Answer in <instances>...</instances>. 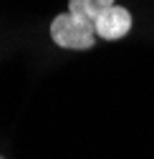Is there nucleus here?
I'll return each mask as SVG.
<instances>
[{"label":"nucleus","instance_id":"f257e3e1","mask_svg":"<svg viewBox=\"0 0 154 159\" xmlns=\"http://www.w3.org/2000/svg\"><path fill=\"white\" fill-rule=\"evenodd\" d=\"M51 38H53V43H58L61 48L88 51L96 43V28H93V23L84 20V18L73 15V13H63V15L53 18Z\"/></svg>","mask_w":154,"mask_h":159},{"label":"nucleus","instance_id":"f03ea898","mask_svg":"<svg viewBox=\"0 0 154 159\" xmlns=\"http://www.w3.org/2000/svg\"><path fill=\"white\" fill-rule=\"evenodd\" d=\"M93 28H96V35L104 38V41H119L131 28V15H129V10H124L119 5H111L109 10H104L96 18Z\"/></svg>","mask_w":154,"mask_h":159},{"label":"nucleus","instance_id":"7ed1b4c3","mask_svg":"<svg viewBox=\"0 0 154 159\" xmlns=\"http://www.w3.org/2000/svg\"><path fill=\"white\" fill-rule=\"evenodd\" d=\"M116 0H68V13L84 18L88 23H96V18H99L104 10H109Z\"/></svg>","mask_w":154,"mask_h":159},{"label":"nucleus","instance_id":"20e7f679","mask_svg":"<svg viewBox=\"0 0 154 159\" xmlns=\"http://www.w3.org/2000/svg\"><path fill=\"white\" fill-rule=\"evenodd\" d=\"M0 159H3V157H0Z\"/></svg>","mask_w":154,"mask_h":159}]
</instances>
